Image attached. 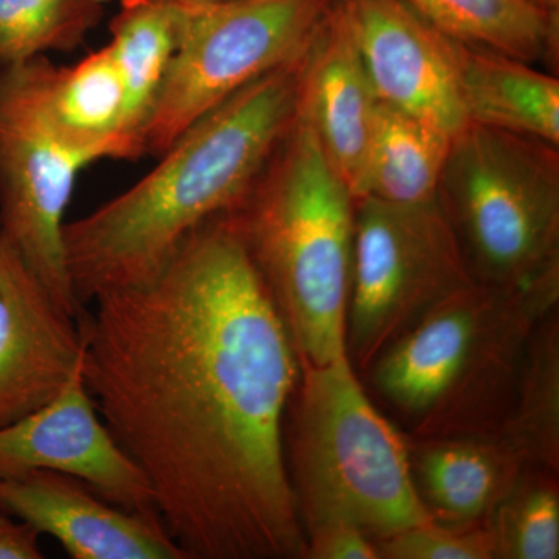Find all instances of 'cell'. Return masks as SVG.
<instances>
[{"instance_id": "cell-5", "label": "cell", "mask_w": 559, "mask_h": 559, "mask_svg": "<svg viewBox=\"0 0 559 559\" xmlns=\"http://www.w3.org/2000/svg\"><path fill=\"white\" fill-rule=\"evenodd\" d=\"M283 443L305 536L347 524L377 543L433 521L415 485L406 436L371 403L348 356L301 367Z\"/></svg>"}, {"instance_id": "cell-16", "label": "cell", "mask_w": 559, "mask_h": 559, "mask_svg": "<svg viewBox=\"0 0 559 559\" xmlns=\"http://www.w3.org/2000/svg\"><path fill=\"white\" fill-rule=\"evenodd\" d=\"M460 97L469 123L559 146V80L509 55L455 43Z\"/></svg>"}, {"instance_id": "cell-22", "label": "cell", "mask_w": 559, "mask_h": 559, "mask_svg": "<svg viewBox=\"0 0 559 559\" xmlns=\"http://www.w3.org/2000/svg\"><path fill=\"white\" fill-rule=\"evenodd\" d=\"M105 7L102 0H0V70L75 50Z\"/></svg>"}, {"instance_id": "cell-25", "label": "cell", "mask_w": 559, "mask_h": 559, "mask_svg": "<svg viewBox=\"0 0 559 559\" xmlns=\"http://www.w3.org/2000/svg\"><path fill=\"white\" fill-rule=\"evenodd\" d=\"M305 559H380L377 543L347 524L323 525L307 535Z\"/></svg>"}, {"instance_id": "cell-7", "label": "cell", "mask_w": 559, "mask_h": 559, "mask_svg": "<svg viewBox=\"0 0 559 559\" xmlns=\"http://www.w3.org/2000/svg\"><path fill=\"white\" fill-rule=\"evenodd\" d=\"M331 3L176 2L178 46L146 132V153L159 157L194 121L231 95L299 60Z\"/></svg>"}, {"instance_id": "cell-4", "label": "cell", "mask_w": 559, "mask_h": 559, "mask_svg": "<svg viewBox=\"0 0 559 559\" xmlns=\"http://www.w3.org/2000/svg\"><path fill=\"white\" fill-rule=\"evenodd\" d=\"M227 215L270 290L300 369L348 356L355 197L307 124L294 121Z\"/></svg>"}, {"instance_id": "cell-19", "label": "cell", "mask_w": 559, "mask_h": 559, "mask_svg": "<svg viewBox=\"0 0 559 559\" xmlns=\"http://www.w3.org/2000/svg\"><path fill=\"white\" fill-rule=\"evenodd\" d=\"M452 139L380 103L355 200L374 198L393 204L436 201Z\"/></svg>"}, {"instance_id": "cell-27", "label": "cell", "mask_w": 559, "mask_h": 559, "mask_svg": "<svg viewBox=\"0 0 559 559\" xmlns=\"http://www.w3.org/2000/svg\"><path fill=\"white\" fill-rule=\"evenodd\" d=\"M527 2L544 13L559 14V0H527Z\"/></svg>"}, {"instance_id": "cell-8", "label": "cell", "mask_w": 559, "mask_h": 559, "mask_svg": "<svg viewBox=\"0 0 559 559\" xmlns=\"http://www.w3.org/2000/svg\"><path fill=\"white\" fill-rule=\"evenodd\" d=\"M439 202L355 200L347 353L369 370L404 331L452 294L473 285Z\"/></svg>"}, {"instance_id": "cell-11", "label": "cell", "mask_w": 559, "mask_h": 559, "mask_svg": "<svg viewBox=\"0 0 559 559\" xmlns=\"http://www.w3.org/2000/svg\"><path fill=\"white\" fill-rule=\"evenodd\" d=\"M342 3L378 100L450 138L465 130L452 39L407 0Z\"/></svg>"}, {"instance_id": "cell-15", "label": "cell", "mask_w": 559, "mask_h": 559, "mask_svg": "<svg viewBox=\"0 0 559 559\" xmlns=\"http://www.w3.org/2000/svg\"><path fill=\"white\" fill-rule=\"evenodd\" d=\"M406 441L419 498L441 524H484L528 466L499 433Z\"/></svg>"}, {"instance_id": "cell-17", "label": "cell", "mask_w": 559, "mask_h": 559, "mask_svg": "<svg viewBox=\"0 0 559 559\" xmlns=\"http://www.w3.org/2000/svg\"><path fill=\"white\" fill-rule=\"evenodd\" d=\"M109 33L124 87L120 160H135L146 154V132L178 46V5L175 0H120Z\"/></svg>"}, {"instance_id": "cell-13", "label": "cell", "mask_w": 559, "mask_h": 559, "mask_svg": "<svg viewBox=\"0 0 559 559\" xmlns=\"http://www.w3.org/2000/svg\"><path fill=\"white\" fill-rule=\"evenodd\" d=\"M0 513L53 536L73 559H189L159 516L120 509L55 471L0 479Z\"/></svg>"}, {"instance_id": "cell-1", "label": "cell", "mask_w": 559, "mask_h": 559, "mask_svg": "<svg viewBox=\"0 0 559 559\" xmlns=\"http://www.w3.org/2000/svg\"><path fill=\"white\" fill-rule=\"evenodd\" d=\"M79 318L83 377L189 559H305L286 469L300 364L227 213Z\"/></svg>"}, {"instance_id": "cell-28", "label": "cell", "mask_w": 559, "mask_h": 559, "mask_svg": "<svg viewBox=\"0 0 559 559\" xmlns=\"http://www.w3.org/2000/svg\"><path fill=\"white\" fill-rule=\"evenodd\" d=\"M176 2H207V0H176Z\"/></svg>"}, {"instance_id": "cell-2", "label": "cell", "mask_w": 559, "mask_h": 559, "mask_svg": "<svg viewBox=\"0 0 559 559\" xmlns=\"http://www.w3.org/2000/svg\"><path fill=\"white\" fill-rule=\"evenodd\" d=\"M299 61L231 95L134 186L66 223V266L81 307L156 277L191 230L240 204L297 119Z\"/></svg>"}, {"instance_id": "cell-12", "label": "cell", "mask_w": 559, "mask_h": 559, "mask_svg": "<svg viewBox=\"0 0 559 559\" xmlns=\"http://www.w3.org/2000/svg\"><path fill=\"white\" fill-rule=\"evenodd\" d=\"M79 319L0 235V428L49 404L83 362Z\"/></svg>"}, {"instance_id": "cell-20", "label": "cell", "mask_w": 559, "mask_h": 559, "mask_svg": "<svg viewBox=\"0 0 559 559\" xmlns=\"http://www.w3.org/2000/svg\"><path fill=\"white\" fill-rule=\"evenodd\" d=\"M447 38L557 73L559 14L527 0H407ZM558 76V75H557Z\"/></svg>"}, {"instance_id": "cell-10", "label": "cell", "mask_w": 559, "mask_h": 559, "mask_svg": "<svg viewBox=\"0 0 559 559\" xmlns=\"http://www.w3.org/2000/svg\"><path fill=\"white\" fill-rule=\"evenodd\" d=\"M38 469L76 477L120 509L159 516L148 480L98 417L83 362L49 404L0 428V479Z\"/></svg>"}, {"instance_id": "cell-24", "label": "cell", "mask_w": 559, "mask_h": 559, "mask_svg": "<svg viewBox=\"0 0 559 559\" xmlns=\"http://www.w3.org/2000/svg\"><path fill=\"white\" fill-rule=\"evenodd\" d=\"M380 559H495L487 525L429 521L377 540Z\"/></svg>"}, {"instance_id": "cell-3", "label": "cell", "mask_w": 559, "mask_h": 559, "mask_svg": "<svg viewBox=\"0 0 559 559\" xmlns=\"http://www.w3.org/2000/svg\"><path fill=\"white\" fill-rule=\"evenodd\" d=\"M558 297L559 267L521 288L474 282L382 349L371 382L412 437L498 433L530 337Z\"/></svg>"}, {"instance_id": "cell-23", "label": "cell", "mask_w": 559, "mask_h": 559, "mask_svg": "<svg viewBox=\"0 0 559 559\" xmlns=\"http://www.w3.org/2000/svg\"><path fill=\"white\" fill-rule=\"evenodd\" d=\"M485 525L495 559H558V471L528 465Z\"/></svg>"}, {"instance_id": "cell-9", "label": "cell", "mask_w": 559, "mask_h": 559, "mask_svg": "<svg viewBox=\"0 0 559 559\" xmlns=\"http://www.w3.org/2000/svg\"><path fill=\"white\" fill-rule=\"evenodd\" d=\"M46 57L0 70V235L61 308L86 311L70 285L64 226L76 178L91 164L55 130Z\"/></svg>"}, {"instance_id": "cell-14", "label": "cell", "mask_w": 559, "mask_h": 559, "mask_svg": "<svg viewBox=\"0 0 559 559\" xmlns=\"http://www.w3.org/2000/svg\"><path fill=\"white\" fill-rule=\"evenodd\" d=\"M378 100L342 0H333L299 61L297 120L355 197L369 154Z\"/></svg>"}, {"instance_id": "cell-6", "label": "cell", "mask_w": 559, "mask_h": 559, "mask_svg": "<svg viewBox=\"0 0 559 559\" xmlns=\"http://www.w3.org/2000/svg\"><path fill=\"white\" fill-rule=\"evenodd\" d=\"M437 202L471 277L521 288L559 267V146L469 123L451 142Z\"/></svg>"}, {"instance_id": "cell-26", "label": "cell", "mask_w": 559, "mask_h": 559, "mask_svg": "<svg viewBox=\"0 0 559 559\" xmlns=\"http://www.w3.org/2000/svg\"><path fill=\"white\" fill-rule=\"evenodd\" d=\"M39 532L27 522L0 513V559H40Z\"/></svg>"}, {"instance_id": "cell-21", "label": "cell", "mask_w": 559, "mask_h": 559, "mask_svg": "<svg viewBox=\"0 0 559 559\" xmlns=\"http://www.w3.org/2000/svg\"><path fill=\"white\" fill-rule=\"evenodd\" d=\"M499 436L527 465L559 469V320L554 311L533 331L516 393Z\"/></svg>"}, {"instance_id": "cell-29", "label": "cell", "mask_w": 559, "mask_h": 559, "mask_svg": "<svg viewBox=\"0 0 559 559\" xmlns=\"http://www.w3.org/2000/svg\"><path fill=\"white\" fill-rule=\"evenodd\" d=\"M102 2H106V3H108V2H109V0H102Z\"/></svg>"}, {"instance_id": "cell-18", "label": "cell", "mask_w": 559, "mask_h": 559, "mask_svg": "<svg viewBox=\"0 0 559 559\" xmlns=\"http://www.w3.org/2000/svg\"><path fill=\"white\" fill-rule=\"evenodd\" d=\"M47 110L62 140L91 164L120 160L124 87L109 46L92 51L69 68L53 64Z\"/></svg>"}]
</instances>
